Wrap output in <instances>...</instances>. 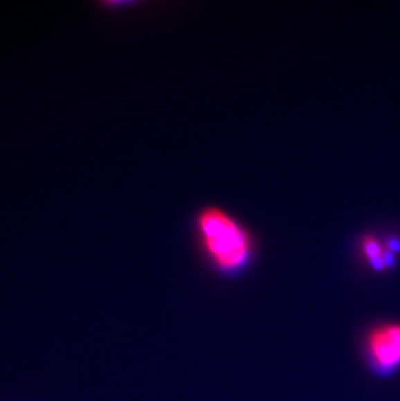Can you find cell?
Returning a JSON list of instances; mask_svg holds the SVG:
<instances>
[{"label":"cell","mask_w":400,"mask_h":401,"mask_svg":"<svg viewBox=\"0 0 400 401\" xmlns=\"http://www.w3.org/2000/svg\"><path fill=\"white\" fill-rule=\"evenodd\" d=\"M197 225L201 247L217 269L235 272L250 260L253 239L226 212L219 208L204 209Z\"/></svg>","instance_id":"cell-1"},{"label":"cell","mask_w":400,"mask_h":401,"mask_svg":"<svg viewBox=\"0 0 400 401\" xmlns=\"http://www.w3.org/2000/svg\"><path fill=\"white\" fill-rule=\"evenodd\" d=\"M361 252L376 270H382L383 268L389 266L391 264L390 260H392V256L390 252H386V248L374 236L370 235L363 239Z\"/></svg>","instance_id":"cell-3"},{"label":"cell","mask_w":400,"mask_h":401,"mask_svg":"<svg viewBox=\"0 0 400 401\" xmlns=\"http://www.w3.org/2000/svg\"><path fill=\"white\" fill-rule=\"evenodd\" d=\"M369 362L379 374L400 368V322L379 324L369 331L365 340Z\"/></svg>","instance_id":"cell-2"}]
</instances>
